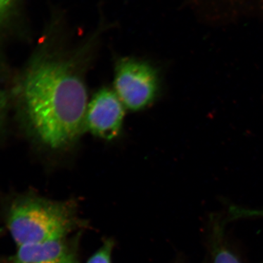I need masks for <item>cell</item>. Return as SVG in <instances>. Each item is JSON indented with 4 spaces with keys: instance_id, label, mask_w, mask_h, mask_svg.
Listing matches in <instances>:
<instances>
[{
    "instance_id": "1",
    "label": "cell",
    "mask_w": 263,
    "mask_h": 263,
    "mask_svg": "<svg viewBox=\"0 0 263 263\" xmlns=\"http://www.w3.org/2000/svg\"><path fill=\"white\" fill-rule=\"evenodd\" d=\"M90 61L84 52L46 51L22 76L18 93L24 122L31 136L50 152L70 150L86 129Z\"/></svg>"
},
{
    "instance_id": "2",
    "label": "cell",
    "mask_w": 263,
    "mask_h": 263,
    "mask_svg": "<svg viewBox=\"0 0 263 263\" xmlns=\"http://www.w3.org/2000/svg\"><path fill=\"white\" fill-rule=\"evenodd\" d=\"M80 224L75 204L25 195L12 202L7 226L17 247L63 239Z\"/></svg>"
},
{
    "instance_id": "3",
    "label": "cell",
    "mask_w": 263,
    "mask_h": 263,
    "mask_svg": "<svg viewBox=\"0 0 263 263\" xmlns=\"http://www.w3.org/2000/svg\"><path fill=\"white\" fill-rule=\"evenodd\" d=\"M114 91L125 108L140 110L155 101L160 90V78L153 66L143 60L123 58L117 62Z\"/></svg>"
},
{
    "instance_id": "4",
    "label": "cell",
    "mask_w": 263,
    "mask_h": 263,
    "mask_svg": "<svg viewBox=\"0 0 263 263\" xmlns=\"http://www.w3.org/2000/svg\"><path fill=\"white\" fill-rule=\"evenodd\" d=\"M124 108L114 90H99L88 104L86 129L103 139L117 138L122 130Z\"/></svg>"
},
{
    "instance_id": "5",
    "label": "cell",
    "mask_w": 263,
    "mask_h": 263,
    "mask_svg": "<svg viewBox=\"0 0 263 263\" xmlns=\"http://www.w3.org/2000/svg\"><path fill=\"white\" fill-rule=\"evenodd\" d=\"M11 263H79L65 238L17 247Z\"/></svg>"
},
{
    "instance_id": "6",
    "label": "cell",
    "mask_w": 263,
    "mask_h": 263,
    "mask_svg": "<svg viewBox=\"0 0 263 263\" xmlns=\"http://www.w3.org/2000/svg\"><path fill=\"white\" fill-rule=\"evenodd\" d=\"M210 254L211 263H240L228 246L224 221L218 216H214L211 228Z\"/></svg>"
},
{
    "instance_id": "7",
    "label": "cell",
    "mask_w": 263,
    "mask_h": 263,
    "mask_svg": "<svg viewBox=\"0 0 263 263\" xmlns=\"http://www.w3.org/2000/svg\"><path fill=\"white\" fill-rule=\"evenodd\" d=\"M114 243L112 240H107L98 252L91 256L87 263H111V254Z\"/></svg>"
},
{
    "instance_id": "8",
    "label": "cell",
    "mask_w": 263,
    "mask_h": 263,
    "mask_svg": "<svg viewBox=\"0 0 263 263\" xmlns=\"http://www.w3.org/2000/svg\"><path fill=\"white\" fill-rule=\"evenodd\" d=\"M12 0H0V16L4 14L6 10L11 3Z\"/></svg>"
},
{
    "instance_id": "9",
    "label": "cell",
    "mask_w": 263,
    "mask_h": 263,
    "mask_svg": "<svg viewBox=\"0 0 263 263\" xmlns=\"http://www.w3.org/2000/svg\"><path fill=\"white\" fill-rule=\"evenodd\" d=\"M6 99L4 94L0 91V119L4 114L5 105H6Z\"/></svg>"
},
{
    "instance_id": "10",
    "label": "cell",
    "mask_w": 263,
    "mask_h": 263,
    "mask_svg": "<svg viewBox=\"0 0 263 263\" xmlns=\"http://www.w3.org/2000/svg\"><path fill=\"white\" fill-rule=\"evenodd\" d=\"M259 263H263V260L261 261V262H259Z\"/></svg>"
}]
</instances>
